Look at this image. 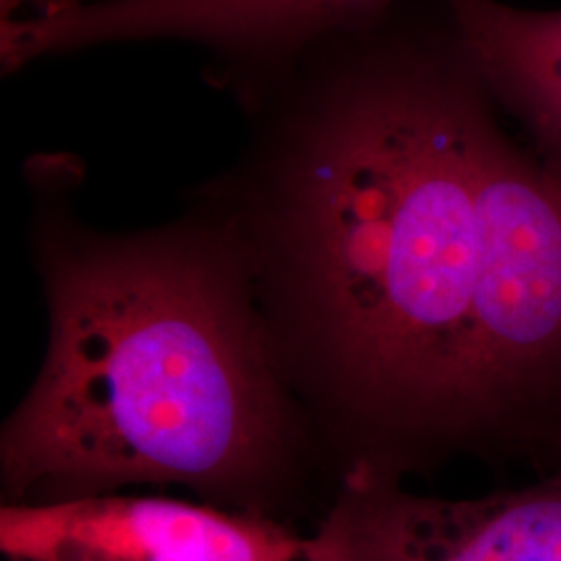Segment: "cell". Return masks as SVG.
Here are the masks:
<instances>
[{"instance_id":"obj_1","label":"cell","mask_w":561,"mask_h":561,"mask_svg":"<svg viewBox=\"0 0 561 561\" xmlns=\"http://www.w3.org/2000/svg\"><path fill=\"white\" fill-rule=\"evenodd\" d=\"M256 136L196 206L240 252L289 382L352 466L486 461L474 289L497 104L445 0L312 44L243 99Z\"/></svg>"},{"instance_id":"obj_2","label":"cell","mask_w":561,"mask_h":561,"mask_svg":"<svg viewBox=\"0 0 561 561\" xmlns=\"http://www.w3.org/2000/svg\"><path fill=\"white\" fill-rule=\"evenodd\" d=\"M27 175L48 347L0 437L11 502L131 484L254 502L291 428V382L231 238L198 208L106 233L62 198L59 161Z\"/></svg>"},{"instance_id":"obj_3","label":"cell","mask_w":561,"mask_h":561,"mask_svg":"<svg viewBox=\"0 0 561 561\" xmlns=\"http://www.w3.org/2000/svg\"><path fill=\"white\" fill-rule=\"evenodd\" d=\"M474 333L486 461L541 477L561 439V180L497 113L479 148Z\"/></svg>"},{"instance_id":"obj_4","label":"cell","mask_w":561,"mask_h":561,"mask_svg":"<svg viewBox=\"0 0 561 561\" xmlns=\"http://www.w3.org/2000/svg\"><path fill=\"white\" fill-rule=\"evenodd\" d=\"M398 0H94L0 23L7 73L32 60L123 42H190L240 101L317 42L381 20Z\"/></svg>"},{"instance_id":"obj_5","label":"cell","mask_w":561,"mask_h":561,"mask_svg":"<svg viewBox=\"0 0 561 561\" xmlns=\"http://www.w3.org/2000/svg\"><path fill=\"white\" fill-rule=\"evenodd\" d=\"M304 561H561V468L481 497L412 493L352 466Z\"/></svg>"},{"instance_id":"obj_6","label":"cell","mask_w":561,"mask_h":561,"mask_svg":"<svg viewBox=\"0 0 561 561\" xmlns=\"http://www.w3.org/2000/svg\"><path fill=\"white\" fill-rule=\"evenodd\" d=\"M306 539L252 512L102 493L0 507L7 561H304Z\"/></svg>"},{"instance_id":"obj_7","label":"cell","mask_w":561,"mask_h":561,"mask_svg":"<svg viewBox=\"0 0 561 561\" xmlns=\"http://www.w3.org/2000/svg\"><path fill=\"white\" fill-rule=\"evenodd\" d=\"M500 108L518 121L537 159L561 180V9L503 0H445Z\"/></svg>"},{"instance_id":"obj_8","label":"cell","mask_w":561,"mask_h":561,"mask_svg":"<svg viewBox=\"0 0 561 561\" xmlns=\"http://www.w3.org/2000/svg\"><path fill=\"white\" fill-rule=\"evenodd\" d=\"M80 2L81 0H0V18L2 21L15 20L20 18L23 7H34V15H55Z\"/></svg>"},{"instance_id":"obj_9","label":"cell","mask_w":561,"mask_h":561,"mask_svg":"<svg viewBox=\"0 0 561 561\" xmlns=\"http://www.w3.org/2000/svg\"><path fill=\"white\" fill-rule=\"evenodd\" d=\"M561 468V439L560 445H558V449H556V454H553V458H551V463H549V470L545 472V474H549V472H553V470H560Z\"/></svg>"}]
</instances>
